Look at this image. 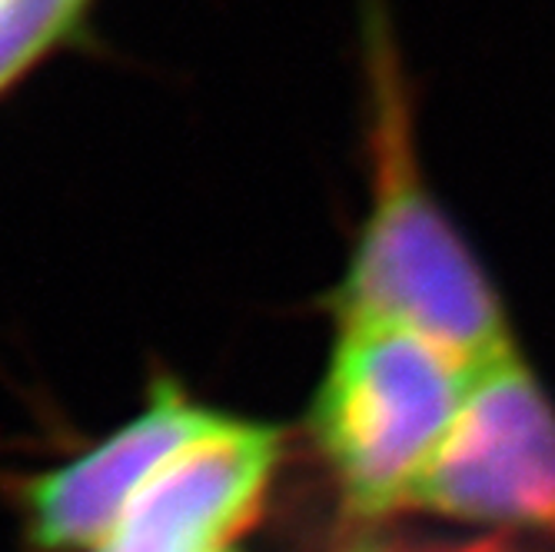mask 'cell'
Returning <instances> with one entry per match:
<instances>
[{
	"mask_svg": "<svg viewBox=\"0 0 555 552\" xmlns=\"http://www.w3.org/2000/svg\"><path fill=\"white\" fill-rule=\"evenodd\" d=\"M406 510L555 539V407L516 349L473 373Z\"/></svg>",
	"mask_w": 555,
	"mask_h": 552,
	"instance_id": "obj_3",
	"label": "cell"
},
{
	"mask_svg": "<svg viewBox=\"0 0 555 552\" xmlns=\"http://www.w3.org/2000/svg\"><path fill=\"white\" fill-rule=\"evenodd\" d=\"M473 373L433 343L383 323H339L310 429L346 506L389 516L456 423Z\"/></svg>",
	"mask_w": 555,
	"mask_h": 552,
	"instance_id": "obj_2",
	"label": "cell"
},
{
	"mask_svg": "<svg viewBox=\"0 0 555 552\" xmlns=\"http://www.w3.org/2000/svg\"><path fill=\"white\" fill-rule=\"evenodd\" d=\"M283 460V433L223 416L143 486L100 552H220L257 523Z\"/></svg>",
	"mask_w": 555,
	"mask_h": 552,
	"instance_id": "obj_5",
	"label": "cell"
},
{
	"mask_svg": "<svg viewBox=\"0 0 555 552\" xmlns=\"http://www.w3.org/2000/svg\"><path fill=\"white\" fill-rule=\"evenodd\" d=\"M223 416L190 399L173 380L154 383L146 403L87 453L24 479L27 545L34 552H100L143 486Z\"/></svg>",
	"mask_w": 555,
	"mask_h": 552,
	"instance_id": "obj_4",
	"label": "cell"
},
{
	"mask_svg": "<svg viewBox=\"0 0 555 552\" xmlns=\"http://www.w3.org/2000/svg\"><path fill=\"white\" fill-rule=\"evenodd\" d=\"M363 137L370 207L330 304L339 323L406 330L469 373L513 354L499 296L426 180L416 80L389 0H360Z\"/></svg>",
	"mask_w": 555,
	"mask_h": 552,
	"instance_id": "obj_1",
	"label": "cell"
},
{
	"mask_svg": "<svg viewBox=\"0 0 555 552\" xmlns=\"http://www.w3.org/2000/svg\"><path fill=\"white\" fill-rule=\"evenodd\" d=\"M220 552H230V549H220Z\"/></svg>",
	"mask_w": 555,
	"mask_h": 552,
	"instance_id": "obj_7",
	"label": "cell"
},
{
	"mask_svg": "<svg viewBox=\"0 0 555 552\" xmlns=\"http://www.w3.org/2000/svg\"><path fill=\"white\" fill-rule=\"evenodd\" d=\"M96 0H0V97L87 30Z\"/></svg>",
	"mask_w": 555,
	"mask_h": 552,
	"instance_id": "obj_6",
	"label": "cell"
}]
</instances>
